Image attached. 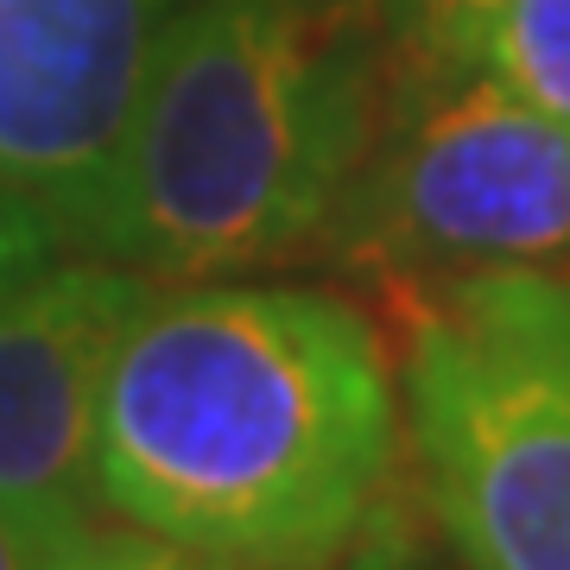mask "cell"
Masks as SVG:
<instances>
[{
	"label": "cell",
	"instance_id": "1",
	"mask_svg": "<svg viewBox=\"0 0 570 570\" xmlns=\"http://www.w3.org/2000/svg\"><path fill=\"white\" fill-rule=\"evenodd\" d=\"M400 374L324 285H159L127 330L96 438L121 527L279 570H330L387 508Z\"/></svg>",
	"mask_w": 570,
	"mask_h": 570
},
{
	"label": "cell",
	"instance_id": "2",
	"mask_svg": "<svg viewBox=\"0 0 570 570\" xmlns=\"http://www.w3.org/2000/svg\"><path fill=\"white\" fill-rule=\"evenodd\" d=\"M393 82L381 0H184L70 254L153 285L317 254Z\"/></svg>",
	"mask_w": 570,
	"mask_h": 570
},
{
	"label": "cell",
	"instance_id": "3",
	"mask_svg": "<svg viewBox=\"0 0 570 570\" xmlns=\"http://www.w3.org/2000/svg\"><path fill=\"white\" fill-rule=\"evenodd\" d=\"M317 254L393 298L475 279L570 285V134L475 58H393L374 146Z\"/></svg>",
	"mask_w": 570,
	"mask_h": 570
},
{
	"label": "cell",
	"instance_id": "4",
	"mask_svg": "<svg viewBox=\"0 0 570 570\" xmlns=\"http://www.w3.org/2000/svg\"><path fill=\"white\" fill-rule=\"evenodd\" d=\"M406 311V438L463 570H570V348L494 292Z\"/></svg>",
	"mask_w": 570,
	"mask_h": 570
},
{
	"label": "cell",
	"instance_id": "5",
	"mask_svg": "<svg viewBox=\"0 0 570 570\" xmlns=\"http://www.w3.org/2000/svg\"><path fill=\"white\" fill-rule=\"evenodd\" d=\"M159 285L134 266L63 254L0 298V501L96 520L108 374Z\"/></svg>",
	"mask_w": 570,
	"mask_h": 570
},
{
	"label": "cell",
	"instance_id": "6",
	"mask_svg": "<svg viewBox=\"0 0 570 570\" xmlns=\"http://www.w3.org/2000/svg\"><path fill=\"white\" fill-rule=\"evenodd\" d=\"M184 0H0V178L63 235L96 197Z\"/></svg>",
	"mask_w": 570,
	"mask_h": 570
},
{
	"label": "cell",
	"instance_id": "7",
	"mask_svg": "<svg viewBox=\"0 0 570 570\" xmlns=\"http://www.w3.org/2000/svg\"><path fill=\"white\" fill-rule=\"evenodd\" d=\"M469 58L570 134V0H501Z\"/></svg>",
	"mask_w": 570,
	"mask_h": 570
},
{
	"label": "cell",
	"instance_id": "8",
	"mask_svg": "<svg viewBox=\"0 0 570 570\" xmlns=\"http://www.w3.org/2000/svg\"><path fill=\"white\" fill-rule=\"evenodd\" d=\"M45 570H279V564H242V558H216V551L178 546L140 527H89L70 532L63 551Z\"/></svg>",
	"mask_w": 570,
	"mask_h": 570
},
{
	"label": "cell",
	"instance_id": "9",
	"mask_svg": "<svg viewBox=\"0 0 570 570\" xmlns=\"http://www.w3.org/2000/svg\"><path fill=\"white\" fill-rule=\"evenodd\" d=\"M501 0H381V20H387L393 58H469V45L482 32Z\"/></svg>",
	"mask_w": 570,
	"mask_h": 570
},
{
	"label": "cell",
	"instance_id": "10",
	"mask_svg": "<svg viewBox=\"0 0 570 570\" xmlns=\"http://www.w3.org/2000/svg\"><path fill=\"white\" fill-rule=\"evenodd\" d=\"M63 254H70V235H63L58 209L0 178V298L13 285H26L32 273H45L51 261H63Z\"/></svg>",
	"mask_w": 570,
	"mask_h": 570
},
{
	"label": "cell",
	"instance_id": "11",
	"mask_svg": "<svg viewBox=\"0 0 570 570\" xmlns=\"http://www.w3.org/2000/svg\"><path fill=\"white\" fill-rule=\"evenodd\" d=\"M82 527H89V520H82ZM82 527L45 520V513H26V508H7V501H0V570H45L63 551V539L82 532Z\"/></svg>",
	"mask_w": 570,
	"mask_h": 570
},
{
	"label": "cell",
	"instance_id": "12",
	"mask_svg": "<svg viewBox=\"0 0 570 570\" xmlns=\"http://www.w3.org/2000/svg\"><path fill=\"white\" fill-rule=\"evenodd\" d=\"M475 285H494L527 324H539L551 343L570 348V285H551V279H475ZM456 292V285H450Z\"/></svg>",
	"mask_w": 570,
	"mask_h": 570
},
{
	"label": "cell",
	"instance_id": "13",
	"mask_svg": "<svg viewBox=\"0 0 570 570\" xmlns=\"http://www.w3.org/2000/svg\"><path fill=\"white\" fill-rule=\"evenodd\" d=\"M330 570H431V564H425V551L412 546L400 527H387V513H381Z\"/></svg>",
	"mask_w": 570,
	"mask_h": 570
}]
</instances>
